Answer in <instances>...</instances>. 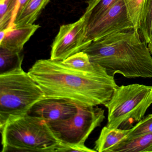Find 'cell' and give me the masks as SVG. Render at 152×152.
<instances>
[{
    "mask_svg": "<svg viewBox=\"0 0 152 152\" xmlns=\"http://www.w3.org/2000/svg\"><path fill=\"white\" fill-rule=\"evenodd\" d=\"M151 152H152V151H151Z\"/></svg>",
    "mask_w": 152,
    "mask_h": 152,
    "instance_id": "603a6c76",
    "label": "cell"
},
{
    "mask_svg": "<svg viewBox=\"0 0 152 152\" xmlns=\"http://www.w3.org/2000/svg\"><path fill=\"white\" fill-rule=\"evenodd\" d=\"M152 104V86L134 83L117 86L109 102L106 126L130 129L143 119Z\"/></svg>",
    "mask_w": 152,
    "mask_h": 152,
    "instance_id": "5b68a950",
    "label": "cell"
},
{
    "mask_svg": "<svg viewBox=\"0 0 152 152\" xmlns=\"http://www.w3.org/2000/svg\"><path fill=\"white\" fill-rule=\"evenodd\" d=\"M50 1V0H28L24 7L18 12L14 25L19 27L34 24Z\"/></svg>",
    "mask_w": 152,
    "mask_h": 152,
    "instance_id": "8fae6325",
    "label": "cell"
},
{
    "mask_svg": "<svg viewBox=\"0 0 152 152\" xmlns=\"http://www.w3.org/2000/svg\"><path fill=\"white\" fill-rule=\"evenodd\" d=\"M134 29L125 3L119 0L97 20L87 26L86 39L92 42L112 34Z\"/></svg>",
    "mask_w": 152,
    "mask_h": 152,
    "instance_id": "ba28073f",
    "label": "cell"
},
{
    "mask_svg": "<svg viewBox=\"0 0 152 152\" xmlns=\"http://www.w3.org/2000/svg\"><path fill=\"white\" fill-rule=\"evenodd\" d=\"M133 23L134 29L138 32L143 13L145 0H123Z\"/></svg>",
    "mask_w": 152,
    "mask_h": 152,
    "instance_id": "d6986e66",
    "label": "cell"
},
{
    "mask_svg": "<svg viewBox=\"0 0 152 152\" xmlns=\"http://www.w3.org/2000/svg\"><path fill=\"white\" fill-rule=\"evenodd\" d=\"M119 0H88L84 15L87 26L96 21L108 11Z\"/></svg>",
    "mask_w": 152,
    "mask_h": 152,
    "instance_id": "2e32d148",
    "label": "cell"
},
{
    "mask_svg": "<svg viewBox=\"0 0 152 152\" xmlns=\"http://www.w3.org/2000/svg\"><path fill=\"white\" fill-rule=\"evenodd\" d=\"M23 57V52L0 48V75L22 70Z\"/></svg>",
    "mask_w": 152,
    "mask_h": 152,
    "instance_id": "5bb4252c",
    "label": "cell"
},
{
    "mask_svg": "<svg viewBox=\"0 0 152 152\" xmlns=\"http://www.w3.org/2000/svg\"><path fill=\"white\" fill-rule=\"evenodd\" d=\"M62 62L70 68L85 72H97L104 68L91 62L87 53L83 51L74 54Z\"/></svg>",
    "mask_w": 152,
    "mask_h": 152,
    "instance_id": "9a60e30c",
    "label": "cell"
},
{
    "mask_svg": "<svg viewBox=\"0 0 152 152\" xmlns=\"http://www.w3.org/2000/svg\"><path fill=\"white\" fill-rule=\"evenodd\" d=\"M56 152H96L95 149H91L85 145H72L60 143Z\"/></svg>",
    "mask_w": 152,
    "mask_h": 152,
    "instance_id": "44dd1931",
    "label": "cell"
},
{
    "mask_svg": "<svg viewBox=\"0 0 152 152\" xmlns=\"http://www.w3.org/2000/svg\"><path fill=\"white\" fill-rule=\"evenodd\" d=\"M148 49H149L150 53H151V54L152 55V37H151L150 41L148 42Z\"/></svg>",
    "mask_w": 152,
    "mask_h": 152,
    "instance_id": "7402d4cb",
    "label": "cell"
},
{
    "mask_svg": "<svg viewBox=\"0 0 152 152\" xmlns=\"http://www.w3.org/2000/svg\"><path fill=\"white\" fill-rule=\"evenodd\" d=\"M130 129H110L105 126L95 142L94 149L97 152H108L111 148L126 139Z\"/></svg>",
    "mask_w": 152,
    "mask_h": 152,
    "instance_id": "7c38bea8",
    "label": "cell"
},
{
    "mask_svg": "<svg viewBox=\"0 0 152 152\" xmlns=\"http://www.w3.org/2000/svg\"><path fill=\"white\" fill-rule=\"evenodd\" d=\"M149 133H152V114L142 119L131 129L129 135L124 140Z\"/></svg>",
    "mask_w": 152,
    "mask_h": 152,
    "instance_id": "ffe728a7",
    "label": "cell"
},
{
    "mask_svg": "<svg viewBox=\"0 0 152 152\" xmlns=\"http://www.w3.org/2000/svg\"><path fill=\"white\" fill-rule=\"evenodd\" d=\"M152 150V133H149L123 140L108 152H151Z\"/></svg>",
    "mask_w": 152,
    "mask_h": 152,
    "instance_id": "4fadbf2b",
    "label": "cell"
},
{
    "mask_svg": "<svg viewBox=\"0 0 152 152\" xmlns=\"http://www.w3.org/2000/svg\"><path fill=\"white\" fill-rule=\"evenodd\" d=\"M28 72L39 85L45 97L63 99L78 105H105L118 86L114 77L104 68L85 72L50 58L37 60Z\"/></svg>",
    "mask_w": 152,
    "mask_h": 152,
    "instance_id": "6da1fadb",
    "label": "cell"
},
{
    "mask_svg": "<svg viewBox=\"0 0 152 152\" xmlns=\"http://www.w3.org/2000/svg\"><path fill=\"white\" fill-rule=\"evenodd\" d=\"M77 111L78 105L69 100L44 97L36 103L27 114L41 117L48 124L70 118Z\"/></svg>",
    "mask_w": 152,
    "mask_h": 152,
    "instance_id": "9c48e42d",
    "label": "cell"
},
{
    "mask_svg": "<svg viewBox=\"0 0 152 152\" xmlns=\"http://www.w3.org/2000/svg\"><path fill=\"white\" fill-rule=\"evenodd\" d=\"M87 26L84 14L75 22L61 26L51 45L50 59L63 61L88 47L91 42L86 41Z\"/></svg>",
    "mask_w": 152,
    "mask_h": 152,
    "instance_id": "52a82bcc",
    "label": "cell"
},
{
    "mask_svg": "<svg viewBox=\"0 0 152 152\" xmlns=\"http://www.w3.org/2000/svg\"><path fill=\"white\" fill-rule=\"evenodd\" d=\"M104 119V110L102 108L78 105L77 113L72 117L48 124L61 143L85 145L91 132Z\"/></svg>",
    "mask_w": 152,
    "mask_h": 152,
    "instance_id": "8992f818",
    "label": "cell"
},
{
    "mask_svg": "<svg viewBox=\"0 0 152 152\" xmlns=\"http://www.w3.org/2000/svg\"><path fill=\"white\" fill-rule=\"evenodd\" d=\"M2 152H56L61 142L42 118L26 114L0 128Z\"/></svg>",
    "mask_w": 152,
    "mask_h": 152,
    "instance_id": "3957f363",
    "label": "cell"
},
{
    "mask_svg": "<svg viewBox=\"0 0 152 152\" xmlns=\"http://www.w3.org/2000/svg\"><path fill=\"white\" fill-rule=\"evenodd\" d=\"M18 0H0V31L11 24Z\"/></svg>",
    "mask_w": 152,
    "mask_h": 152,
    "instance_id": "ac0fdd59",
    "label": "cell"
},
{
    "mask_svg": "<svg viewBox=\"0 0 152 152\" xmlns=\"http://www.w3.org/2000/svg\"><path fill=\"white\" fill-rule=\"evenodd\" d=\"M45 97L39 85L23 69L0 75V128L24 115Z\"/></svg>",
    "mask_w": 152,
    "mask_h": 152,
    "instance_id": "277c9868",
    "label": "cell"
},
{
    "mask_svg": "<svg viewBox=\"0 0 152 152\" xmlns=\"http://www.w3.org/2000/svg\"><path fill=\"white\" fill-rule=\"evenodd\" d=\"M40 27L39 25L10 26L0 31V48L23 52L24 47Z\"/></svg>",
    "mask_w": 152,
    "mask_h": 152,
    "instance_id": "30bf717a",
    "label": "cell"
},
{
    "mask_svg": "<svg viewBox=\"0 0 152 152\" xmlns=\"http://www.w3.org/2000/svg\"><path fill=\"white\" fill-rule=\"evenodd\" d=\"M134 30L115 33L92 42L83 51L107 74L126 78H152V57Z\"/></svg>",
    "mask_w": 152,
    "mask_h": 152,
    "instance_id": "7a4b0ae2",
    "label": "cell"
},
{
    "mask_svg": "<svg viewBox=\"0 0 152 152\" xmlns=\"http://www.w3.org/2000/svg\"><path fill=\"white\" fill-rule=\"evenodd\" d=\"M139 32L148 43L152 36V0H145Z\"/></svg>",
    "mask_w": 152,
    "mask_h": 152,
    "instance_id": "e0dca14e",
    "label": "cell"
}]
</instances>
